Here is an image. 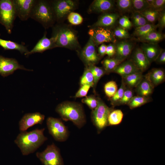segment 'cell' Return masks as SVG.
<instances>
[{"instance_id": "obj_1", "label": "cell", "mask_w": 165, "mask_h": 165, "mask_svg": "<svg viewBox=\"0 0 165 165\" xmlns=\"http://www.w3.org/2000/svg\"><path fill=\"white\" fill-rule=\"evenodd\" d=\"M45 128L36 129L29 132L20 131L14 140L23 155L34 152L47 139L44 134Z\"/></svg>"}, {"instance_id": "obj_2", "label": "cell", "mask_w": 165, "mask_h": 165, "mask_svg": "<svg viewBox=\"0 0 165 165\" xmlns=\"http://www.w3.org/2000/svg\"><path fill=\"white\" fill-rule=\"evenodd\" d=\"M55 110L64 120L72 121L79 129L82 127L86 123L83 108L79 104L64 102L58 105Z\"/></svg>"}, {"instance_id": "obj_3", "label": "cell", "mask_w": 165, "mask_h": 165, "mask_svg": "<svg viewBox=\"0 0 165 165\" xmlns=\"http://www.w3.org/2000/svg\"><path fill=\"white\" fill-rule=\"evenodd\" d=\"M52 37L54 41L55 48L62 47L75 49L79 47L76 33L70 28L57 25L54 28Z\"/></svg>"}, {"instance_id": "obj_4", "label": "cell", "mask_w": 165, "mask_h": 165, "mask_svg": "<svg viewBox=\"0 0 165 165\" xmlns=\"http://www.w3.org/2000/svg\"><path fill=\"white\" fill-rule=\"evenodd\" d=\"M30 17L41 24L45 28L52 26L56 21L50 3L44 0H37Z\"/></svg>"}, {"instance_id": "obj_5", "label": "cell", "mask_w": 165, "mask_h": 165, "mask_svg": "<svg viewBox=\"0 0 165 165\" xmlns=\"http://www.w3.org/2000/svg\"><path fill=\"white\" fill-rule=\"evenodd\" d=\"M17 16L13 0H0V23L10 34Z\"/></svg>"}, {"instance_id": "obj_6", "label": "cell", "mask_w": 165, "mask_h": 165, "mask_svg": "<svg viewBox=\"0 0 165 165\" xmlns=\"http://www.w3.org/2000/svg\"><path fill=\"white\" fill-rule=\"evenodd\" d=\"M112 109L100 99H98L97 107L92 110L91 117L92 122L100 132L108 126V116Z\"/></svg>"}, {"instance_id": "obj_7", "label": "cell", "mask_w": 165, "mask_h": 165, "mask_svg": "<svg viewBox=\"0 0 165 165\" xmlns=\"http://www.w3.org/2000/svg\"><path fill=\"white\" fill-rule=\"evenodd\" d=\"M37 157L43 165H64L59 148L53 143L48 145L41 152H37Z\"/></svg>"}, {"instance_id": "obj_8", "label": "cell", "mask_w": 165, "mask_h": 165, "mask_svg": "<svg viewBox=\"0 0 165 165\" xmlns=\"http://www.w3.org/2000/svg\"><path fill=\"white\" fill-rule=\"evenodd\" d=\"M46 125L50 134L56 141L64 142L68 138V129L60 119L52 117L46 120Z\"/></svg>"}, {"instance_id": "obj_9", "label": "cell", "mask_w": 165, "mask_h": 165, "mask_svg": "<svg viewBox=\"0 0 165 165\" xmlns=\"http://www.w3.org/2000/svg\"><path fill=\"white\" fill-rule=\"evenodd\" d=\"M88 34L96 46L104 42L115 43L116 42L113 32L107 28L102 27L92 28L89 30Z\"/></svg>"}, {"instance_id": "obj_10", "label": "cell", "mask_w": 165, "mask_h": 165, "mask_svg": "<svg viewBox=\"0 0 165 165\" xmlns=\"http://www.w3.org/2000/svg\"><path fill=\"white\" fill-rule=\"evenodd\" d=\"M56 20L59 21L73 10L76 7L75 2L71 0H58L50 3Z\"/></svg>"}, {"instance_id": "obj_11", "label": "cell", "mask_w": 165, "mask_h": 165, "mask_svg": "<svg viewBox=\"0 0 165 165\" xmlns=\"http://www.w3.org/2000/svg\"><path fill=\"white\" fill-rule=\"evenodd\" d=\"M37 0H13L17 16L22 21L30 17Z\"/></svg>"}, {"instance_id": "obj_12", "label": "cell", "mask_w": 165, "mask_h": 165, "mask_svg": "<svg viewBox=\"0 0 165 165\" xmlns=\"http://www.w3.org/2000/svg\"><path fill=\"white\" fill-rule=\"evenodd\" d=\"M21 69L31 71L32 70L26 68L20 64L17 61L13 58H9L0 55V75L4 77L13 74L16 70Z\"/></svg>"}, {"instance_id": "obj_13", "label": "cell", "mask_w": 165, "mask_h": 165, "mask_svg": "<svg viewBox=\"0 0 165 165\" xmlns=\"http://www.w3.org/2000/svg\"><path fill=\"white\" fill-rule=\"evenodd\" d=\"M45 116L39 112L25 114L19 123V129L20 131H26L28 128L37 124H42Z\"/></svg>"}, {"instance_id": "obj_14", "label": "cell", "mask_w": 165, "mask_h": 165, "mask_svg": "<svg viewBox=\"0 0 165 165\" xmlns=\"http://www.w3.org/2000/svg\"><path fill=\"white\" fill-rule=\"evenodd\" d=\"M95 46L93 40L90 38L81 52V56L88 66L94 65L100 60L96 51Z\"/></svg>"}, {"instance_id": "obj_15", "label": "cell", "mask_w": 165, "mask_h": 165, "mask_svg": "<svg viewBox=\"0 0 165 165\" xmlns=\"http://www.w3.org/2000/svg\"><path fill=\"white\" fill-rule=\"evenodd\" d=\"M55 48L54 41L51 37L48 38L46 37V32L43 36L38 41L33 48L24 54L28 56L30 54L36 53H42L49 49Z\"/></svg>"}, {"instance_id": "obj_16", "label": "cell", "mask_w": 165, "mask_h": 165, "mask_svg": "<svg viewBox=\"0 0 165 165\" xmlns=\"http://www.w3.org/2000/svg\"><path fill=\"white\" fill-rule=\"evenodd\" d=\"M115 45L116 53L115 58L123 62L130 54L133 47V44L129 41H122Z\"/></svg>"}, {"instance_id": "obj_17", "label": "cell", "mask_w": 165, "mask_h": 165, "mask_svg": "<svg viewBox=\"0 0 165 165\" xmlns=\"http://www.w3.org/2000/svg\"><path fill=\"white\" fill-rule=\"evenodd\" d=\"M131 60L142 72L145 71L150 64L141 48H137L134 51Z\"/></svg>"}, {"instance_id": "obj_18", "label": "cell", "mask_w": 165, "mask_h": 165, "mask_svg": "<svg viewBox=\"0 0 165 165\" xmlns=\"http://www.w3.org/2000/svg\"><path fill=\"white\" fill-rule=\"evenodd\" d=\"M141 48L150 64L155 61L162 49L157 44L145 43H142Z\"/></svg>"}, {"instance_id": "obj_19", "label": "cell", "mask_w": 165, "mask_h": 165, "mask_svg": "<svg viewBox=\"0 0 165 165\" xmlns=\"http://www.w3.org/2000/svg\"><path fill=\"white\" fill-rule=\"evenodd\" d=\"M114 6L113 1L95 0L91 4L89 11L90 12L106 13L111 10Z\"/></svg>"}, {"instance_id": "obj_20", "label": "cell", "mask_w": 165, "mask_h": 165, "mask_svg": "<svg viewBox=\"0 0 165 165\" xmlns=\"http://www.w3.org/2000/svg\"><path fill=\"white\" fill-rule=\"evenodd\" d=\"M140 72L141 71L130 60L122 62L112 72L119 74L123 77Z\"/></svg>"}, {"instance_id": "obj_21", "label": "cell", "mask_w": 165, "mask_h": 165, "mask_svg": "<svg viewBox=\"0 0 165 165\" xmlns=\"http://www.w3.org/2000/svg\"><path fill=\"white\" fill-rule=\"evenodd\" d=\"M119 15L116 13H106L101 16L97 21L94 24V28H107L113 26L119 18Z\"/></svg>"}, {"instance_id": "obj_22", "label": "cell", "mask_w": 165, "mask_h": 165, "mask_svg": "<svg viewBox=\"0 0 165 165\" xmlns=\"http://www.w3.org/2000/svg\"><path fill=\"white\" fill-rule=\"evenodd\" d=\"M145 77L149 81L154 87L164 81L165 78V72L161 68H153L145 75Z\"/></svg>"}, {"instance_id": "obj_23", "label": "cell", "mask_w": 165, "mask_h": 165, "mask_svg": "<svg viewBox=\"0 0 165 165\" xmlns=\"http://www.w3.org/2000/svg\"><path fill=\"white\" fill-rule=\"evenodd\" d=\"M0 46L5 50H16L24 55L29 51L25 46L10 40L0 38Z\"/></svg>"}, {"instance_id": "obj_24", "label": "cell", "mask_w": 165, "mask_h": 165, "mask_svg": "<svg viewBox=\"0 0 165 165\" xmlns=\"http://www.w3.org/2000/svg\"><path fill=\"white\" fill-rule=\"evenodd\" d=\"M136 87V92L138 96L147 97L152 93L154 87L145 77Z\"/></svg>"}, {"instance_id": "obj_25", "label": "cell", "mask_w": 165, "mask_h": 165, "mask_svg": "<svg viewBox=\"0 0 165 165\" xmlns=\"http://www.w3.org/2000/svg\"><path fill=\"white\" fill-rule=\"evenodd\" d=\"M164 37V35L155 31L152 32L144 36L138 38L136 40L142 43L157 44L162 40Z\"/></svg>"}, {"instance_id": "obj_26", "label": "cell", "mask_w": 165, "mask_h": 165, "mask_svg": "<svg viewBox=\"0 0 165 165\" xmlns=\"http://www.w3.org/2000/svg\"><path fill=\"white\" fill-rule=\"evenodd\" d=\"M143 78L142 72H135L122 77L125 84L130 87H136Z\"/></svg>"}, {"instance_id": "obj_27", "label": "cell", "mask_w": 165, "mask_h": 165, "mask_svg": "<svg viewBox=\"0 0 165 165\" xmlns=\"http://www.w3.org/2000/svg\"><path fill=\"white\" fill-rule=\"evenodd\" d=\"M157 28L156 25L149 23L144 26L135 28L133 35L137 38L144 36L149 33L156 31Z\"/></svg>"}, {"instance_id": "obj_28", "label": "cell", "mask_w": 165, "mask_h": 165, "mask_svg": "<svg viewBox=\"0 0 165 165\" xmlns=\"http://www.w3.org/2000/svg\"><path fill=\"white\" fill-rule=\"evenodd\" d=\"M123 114L119 109L112 110L109 114L108 119V125H116L122 122Z\"/></svg>"}, {"instance_id": "obj_29", "label": "cell", "mask_w": 165, "mask_h": 165, "mask_svg": "<svg viewBox=\"0 0 165 165\" xmlns=\"http://www.w3.org/2000/svg\"><path fill=\"white\" fill-rule=\"evenodd\" d=\"M122 62L115 58L108 57L102 62L105 72H113L116 68Z\"/></svg>"}, {"instance_id": "obj_30", "label": "cell", "mask_w": 165, "mask_h": 165, "mask_svg": "<svg viewBox=\"0 0 165 165\" xmlns=\"http://www.w3.org/2000/svg\"><path fill=\"white\" fill-rule=\"evenodd\" d=\"M161 12L148 8L140 12L150 23L153 24L157 20Z\"/></svg>"}, {"instance_id": "obj_31", "label": "cell", "mask_w": 165, "mask_h": 165, "mask_svg": "<svg viewBox=\"0 0 165 165\" xmlns=\"http://www.w3.org/2000/svg\"><path fill=\"white\" fill-rule=\"evenodd\" d=\"M149 98L140 96H133L127 104L131 109L140 106L149 101Z\"/></svg>"}, {"instance_id": "obj_32", "label": "cell", "mask_w": 165, "mask_h": 165, "mask_svg": "<svg viewBox=\"0 0 165 165\" xmlns=\"http://www.w3.org/2000/svg\"><path fill=\"white\" fill-rule=\"evenodd\" d=\"M132 24L137 28L149 23L145 17L140 13L134 12L132 16Z\"/></svg>"}, {"instance_id": "obj_33", "label": "cell", "mask_w": 165, "mask_h": 165, "mask_svg": "<svg viewBox=\"0 0 165 165\" xmlns=\"http://www.w3.org/2000/svg\"><path fill=\"white\" fill-rule=\"evenodd\" d=\"M81 86L88 85L93 87L94 86V78L93 74L87 67L85 70L80 80Z\"/></svg>"}, {"instance_id": "obj_34", "label": "cell", "mask_w": 165, "mask_h": 165, "mask_svg": "<svg viewBox=\"0 0 165 165\" xmlns=\"http://www.w3.org/2000/svg\"><path fill=\"white\" fill-rule=\"evenodd\" d=\"M87 68L92 73L94 82V86L97 84L101 77L104 75L105 72L102 68L97 67L94 65H90Z\"/></svg>"}, {"instance_id": "obj_35", "label": "cell", "mask_w": 165, "mask_h": 165, "mask_svg": "<svg viewBox=\"0 0 165 165\" xmlns=\"http://www.w3.org/2000/svg\"><path fill=\"white\" fill-rule=\"evenodd\" d=\"M134 12H141L149 8L146 0H131Z\"/></svg>"}, {"instance_id": "obj_36", "label": "cell", "mask_w": 165, "mask_h": 165, "mask_svg": "<svg viewBox=\"0 0 165 165\" xmlns=\"http://www.w3.org/2000/svg\"><path fill=\"white\" fill-rule=\"evenodd\" d=\"M118 90V86L116 82L113 81L106 83L104 86V91L106 96L109 98L112 97Z\"/></svg>"}, {"instance_id": "obj_37", "label": "cell", "mask_w": 165, "mask_h": 165, "mask_svg": "<svg viewBox=\"0 0 165 165\" xmlns=\"http://www.w3.org/2000/svg\"><path fill=\"white\" fill-rule=\"evenodd\" d=\"M125 84L122 79L120 87L118 89L114 95L111 98V103L112 105H116V103L121 99L126 89Z\"/></svg>"}, {"instance_id": "obj_38", "label": "cell", "mask_w": 165, "mask_h": 165, "mask_svg": "<svg viewBox=\"0 0 165 165\" xmlns=\"http://www.w3.org/2000/svg\"><path fill=\"white\" fill-rule=\"evenodd\" d=\"M67 18L68 21L71 24L75 25L81 24L83 20V18L80 14L73 12L68 15Z\"/></svg>"}, {"instance_id": "obj_39", "label": "cell", "mask_w": 165, "mask_h": 165, "mask_svg": "<svg viewBox=\"0 0 165 165\" xmlns=\"http://www.w3.org/2000/svg\"><path fill=\"white\" fill-rule=\"evenodd\" d=\"M116 4L118 8L122 12H127L132 9L131 0H118Z\"/></svg>"}, {"instance_id": "obj_40", "label": "cell", "mask_w": 165, "mask_h": 165, "mask_svg": "<svg viewBox=\"0 0 165 165\" xmlns=\"http://www.w3.org/2000/svg\"><path fill=\"white\" fill-rule=\"evenodd\" d=\"M133 96V92L132 90L130 89L126 88L122 98L116 105H127Z\"/></svg>"}, {"instance_id": "obj_41", "label": "cell", "mask_w": 165, "mask_h": 165, "mask_svg": "<svg viewBox=\"0 0 165 165\" xmlns=\"http://www.w3.org/2000/svg\"><path fill=\"white\" fill-rule=\"evenodd\" d=\"M82 101L86 104L92 110L95 109L98 105V99L93 96L86 97L82 99Z\"/></svg>"}, {"instance_id": "obj_42", "label": "cell", "mask_w": 165, "mask_h": 165, "mask_svg": "<svg viewBox=\"0 0 165 165\" xmlns=\"http://www.w3.org/2000/svg\"><path fill=\"white\" fill-rule=\"evenodd\" d=\"M113 33L114 36L121 39H126L130 37L129 34L127 30L121 27L116 28Z\"/></svg>"}, {"instance_id": "obj_43", "label": "cell", "mask_w": 165, "mask_h": 165, "mask_svg": "<svg viewBox=\"0 0 165 165\" xmlns=\"http://www.w3.org/2000/svg\"><path fill=\"white\" fill-rule=\"evenodd\" d=\"M120 27L127 30L130 29L132 26V24L128 17L124 16L121 17L119 20Z\"/></svg>"}, {"instance_id": "obj_44", "label": "cell", "mask_w": 165, "mask_h": 165, "mask_svg": "<svg viewBox=\"0 0 165 165\" xmlns=\"http://www.w3.org/2000/svg\"><path fill=\"white\" fill-rule=\"evenodd\" d=\"M165 6V0H154L150 8L159 12L164 10Z\"/></svg>"}, {"instance_id": "obj_45", "label": "cell", "mask_w": 165, "mask_h": 165, "mask_svg": "<svg viewBox=\"0 0 165 165\" xmlns=\"http://www.w3.org/2000/svg\"><path fill=\"white\" fill-rule=\"evenodd\" d=\"M91 86L88 85H84L81 87L76 93V97H81L86 96Z\"/></svg>"}, {"instance_id": "obj_46", "label": "cell", "mask_w": 165, "mask_h": 165, "mask_svg": "<svg viewBox=\"0 0 165 165\" xmlns=\"http://www.w3.org/2000/svg\"><path fill=\"white\" fill-rule=\"evenodd\" d=\"M158 23L156 25L157 27L160 29L162 30L165 27V12L164 10L160 12V14L158 19Z\"/></svg>"}, {"instance_id": "obj_47", "label": "cell", "mask_w": 165, "mask_h": 165, "mask_svg": "<svg viewBox=\"0 0 165 165\" xmlns=\"http://www.w3.org/2000/svg\"><path fill=\"white\" fill-rule=\"evenodd\" d=\"M116 53L115 45L110 43L107 46L106 48V54L109 57L111 58L115 55Z\"/></svg>"}, {"instance_id": "obj_48", "label": "cell", "mask_w": 165, "mask_h": 165, "mask_svg": "<svg viewBox=\"0 0 165 165\" xmlns=\"http://www.w3.org/2000/svg\"><path fill=\"white\" fill-rule=\"evenodd\" d=\"M155 61L159 64H164L165 63V51L164 50L162 49Z\"/></svg>"}, {"instance_id": "obj_49", "label": "cell", "mask_w": 165, "mask_h": 165, "mask_svg": "<svg viewBox=\"0 0 165 165\" xmlns=\"http://www.w3.org/2000/svg\"><path fill=\"white\" fill-rule=\"evenodd\" d=\"M107 46L104 43L101 44L98 48V53L99 55L103 57L106 54Z\"/></svg>"}, {"instance_id": "obj_50", "label": "cell", "mask_w": 165, "mask_h": 165, "mask_svg": "<svg viewBox=\"0 0 165 165\" xmlns=\"http://www.w3.org/2000/svg\"><path fill=\"white\" fill-rule=\"evenodd\" d=\"M154 0H146V1L148 4L149 8H151L153 4Z\"/></svg>"}, {"instance_id": "obj_51", "label": "cell", "mask_w": 165, "mask_h": 165, "mask_svg": "<svg viewBox=\"0 0 165 165\" xmlns=\"http://www.w3.org/2000/svg\"></svg>"}]
</instances>
